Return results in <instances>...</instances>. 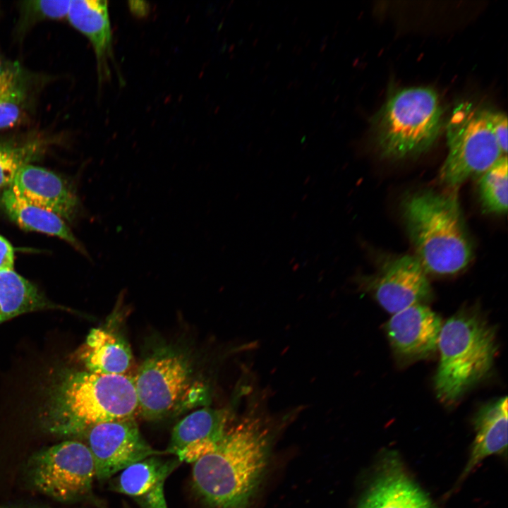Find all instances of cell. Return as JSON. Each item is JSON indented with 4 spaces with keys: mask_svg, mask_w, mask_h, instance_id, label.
Instances as JSON below:
<instances>
[{
    "mask_svg": "<svg viewBox=\"0 0 508 508\" xmlns=\"http://www.w3.org/2000/svg\"><path fill=\"white\" fill-rule=\"evenodd\" d=\"M274 432L248 413L229 425L215 449L193 463V488L210 508H249L265 474Z\"/></svg>",
    "mask_w": 508,
    "mask_h": 508,
    "instance_id": "1",
    "label": "cell"
},
{
    "mask_svg": "<svg viewBox=\"0 0 508 508\" xmlns=\"http://www.w3.org/2000/svg\"><path fill=\"white\" fill-rule=\"evenodd\" d=\"M137 411L134 379L126 375L72 371L52 389L43 425L53 434L79 435L99 423L133 418Z\"/></svg>",
    "mask_w": 508,
    "mask_h": 508,
    "instance_id": "2",
    "label": "cell"
},
{
    "mask_svg": "<svg viewBox=\"0 0 508 508\" xmlns=\"http://www.w3.org/2000/svg\"><path fill=\"white\" fill-rule=\"evenodd\" d=\"M401 211L416 257L425 271L452 274L468 265L473 247L455 193L416 192L404 198Z\"/></svg>",
    "mask_w": 508,
    "mask_h": 508,
    "instance_id": "3",
    "label": "cell"
},
{
    "mask_svg": "<svg viewBox=\"0 0 508 508\" xmlns=\"http://www.w3.org/2000/svg\"><path fill=\"white\" fill-rule=\"evenodd\" d=\"M435 376L437 397L452 403L492 368L497 351L495 329L474 312L461 311L442 325Z\"/></svg>",
    "mask_w": 508,
    "mask_h": 508,
    "instance_id": "4",
    "label": "cell"
},
{
    "mask_svg": "<svg viewBox=\"0 0 508 508\" xmlns=\"http://www.w3.org/2000/svg\"><path fill=\"white\" fill-rule=\"evenodd\" d=\"M442 115L438 95L430 88L414 87L396 92L376 121L381 154L399 159L425 151L438 137Z\"/></svg>",
    "mask_w": 508,
    "mask_h": 508,
    "instance_id": "5",
    "label": "cell"
},
{
    "mask_svg": "<svg viewBox=\"0 0 508 508\" xmlns=\"http://www.w3.org/2000/svg\"><path fill=\"white\" fill-rule=\"evenodd\" d=\"M448 154L439 174L441 183L456 187L483 174L502 154L492 133L488 110L465 103L453 111L447 125Z\"/></svg>",
    "mask_w": 508,
    "mask_h": 508,
    "instance_id": "6",
    "label": "cell"
},
{
    "mask_svg": "<svg viewBox=\"0 0 508 508\" xmlns=\"http://www.w3.org/2000/svg\"><path fill=\"white\" fill-rule=\"evenodd\" d=\"M192 375L186 354L170 346L155 350L142 363L134 379L138 411L147 420L175 412L190 389Z\"/></svg>",
    "mask_w": 508,
    "mask_h": 508,
    "instance_id": "7",
    "label": "cell"
},
{
    "mask_svg": "<svg viewBox=\"0 0 508 508\" xmlns=\"http://www.w3.org/2000/svg\"><path fill=\"white\" fill-rule=\"evenodd\" d=\"M32 485L61 501L89 494L95 478L94 461L86 445L67 440L36 453L29 464Z\"/></svg>",
    "mask_w": 508,
    "mask_h": 508,
    "instance_id": "8",
    "label": "cell"
},
{
    "mask_svg": "<svg viewBox=\"0 0 508 508\" xmlns=\"http://www.w3.org/2000/svg\"><path fill=\"white\" fill-rule=\"evenodd\" d=\"M83 435L94 461L95 478L99 480L139 461L165 453L147 442L134 417L95 425Z\"/></svg>",
    "mask_w": 508,
    "mask_h": 508,
    "instance_id": "9",
    "label": "cell"
},
{
    "mask_svg": "<svg viewBox=\"0 0 508 508\" xmlns=\"http://www.w3.org/2000/svg\"><path fill=\"white\" fill-rule=\"evenodd\" d=\"M375 296L389 313H397L429 299L431 287L416 256L399 257L384 267L374 286Z\"/></svg>",
    "mask_w": 508,
    "mask_h": 508,
    "instance_id": "10",
    "label": "cell"
},
{
    "mask_svg": "<svg viewBox=\"0 0 508 508\" xmlns=\"http://www.w3.org/2000/svg\"><path fill=\"white\" fill-rule=\"evenodd\" d=\"M442 325L439 316L422 303L394 313L387 323L386 330L397 356L417 360L437 349Z\"/></svg>",
    "mask_w": 508,
    "mask_h": 508,
    "instance_id": "11",
    "label": "cell"
},
{
    "mask_svg": "<svg viewBox=\"0 0 508 508\" xmlns=\"http://www.w3.org/2000/svg\"><path fill=\"white\" fill-rule=\"evenodd\" d=\"M17 196L72 221L80 210L75 191L56 174L27 164L8 187Z\"/></svg>",
    "mask_w": 508,
    "mask_h": 508,
    "instance_id": "12",
    "label": "cell"
},
{
    "mask_svg": "<svg viewBox=\"0 0 508 508\" xmlns=\"http://www.w3.org/2000/svg\"><path fill=\"white\" fill-rule=\"evenodd\" d=\"M66 18L71 25L90 42L97 60L100 82L110 75L109 61L114 60L112 32L106 1H71Z\"/></svg>",
    "mask_w": 508,
    "mask_h": 508,
    "instance_id": "13",
    "label": "cell"
},
{
    "mask_svg": "<svg viewBox=\"0 0 508 508\" xmlns=\"http://www.w3.org/2000/svg\"><path fill=\"white\" fill-rule=\"evenodd\" d=\"M358 508H435L425 494L395 464L383 468Z\"/></svg>",
    "mask_w": 508,
    "mask_h": 508,
    "instance_id": "14",
    "label": "cell"
},
{
    "mask_svg": "<svg viewBox=\"0 0 508 508\" xmlns=\"http://www.w3.org/2000/svg\"><path fill=\"white\" fill-rule=\"evenodd\" d=\"M475 427L476 435L473 446L460 481H462L485 457L507 451V397L484 406L476 416Z\"/></svg>",
    "mask_w": 508,
    "mask_h": 508,
    "instance_id": "15",
    "label": "cell"
},
{
    "mask_svg": "<svg viewBox=\"0 0 508 508\" xmlns=\"http://www.w3.org/2000/svg\"><path fill=\"white\" fill-rule=\"evenodd\" d=\"M80 357L88 371L108 375H125L133 361L126 339L107 327L90 331Z\"/></svg>",
    "mask_w": 508,
    "mask_h": 508,
    "instance_id": "16",
    "label": "cell"
},
{
    "mask_svg": "<svg viewBox=\"0 0 508 508\" xmlns=\"http://www.w3.org/2000/svg\"><path fill=\"white\" fill-rule=\"evenodd\" d=\"M0 205L22 228L57 236L87 255L64 220L56 214L17 196L8 188L1 193Z\"/></svg>",
    "mask_w": 508,
    "mask_h": 508,
    "instance_id": "17",
    "label": "cell"
},
{
    "mask_svg": "<svg viewBox=\"0 0 508 508\" xmlns=\"http://www.w3.org/2000/svg\"><path fill=\"white\" fill-rule=\"evenodd\" d=\"M226 409L203 408L180 421L173 428L165 453L176 454L188 445L205 440L219 441L234 419Z\"/></svg>",
    "mask_w": 508,
    "mask_h": 508,
    "instance_id": "18",
    "label": "cell"
},
{
    "mask_svg": "<svg viewBox=\"0 0 508 508\" xmlns=\"http://www.w3.org/2000/svg\"><path fill=\"white\" fill-rule=\"evenodd\" d=\"M180 463L177 458L164 460L152 456L122 470L111 480L110 485L114 491L138 498L148 492L159 482L165 480Z\"/></svg>",
    "mask_w": 508,
    "mask_h": 508,
    "instance_id": "19",
    "label": "cell"
},
{
    "mask_svg": "<svg viewBox=\"0 0 508 508\" xmlns=\"http://www.w3.org/2000/svg\"><path fill=\"white\" fill-rule=\"evenodd\" d=\"M51 304L37 288L13 270L0 271V324Z\"/></svg>",
    "mask_w": 508,
    "mask_h": 508,
    "instance_id": "20",
    "label": "cell"
},
{
    "mask_svg": "<svg viewBox=\"0 0 508 508\" xmlns=\"http://www.w3.org/2000/svg\"><path fill=\"white\" fill-rule=\"evenodd\" d=\"M507 157L503 155L480 175L478 193L484 212L497 214L507 212Z\"/></svg>",
    "mask_w": 508,
    "mask_h": 508,
    "instance_id": "21",
    "label": "cell"
},
{
    "mask_svg": "<svg viewBox=\"0 0 508 508\" xmlns=\"http://www.w3.org/2000/svg\"><path fill=\"white\" fill-rule=\"evenodd\" d=\"M41 147L37 141H0V189L11 185L18 171L37 157Z\"/></svg>",
    "mask_w": 508,
    "mask_h": 508,
    "instance_id": "22",
    "label": "cell"
},
{
    "mask_svg": "<svg viewBox=\"0 0 508 508\" xmlns=\"http://www.w3.org/2000/svg\"><path fill=\"white\" fill-rule=\"evenodd\" d=\"M70 4V0L23 1L21 5L22 19L24 23L45 19H62L66 18Z\"/></svg>",
    "mask_w": 508,
    "mask_h": 508,
    "instance_id": "23",
    "label": "cell"
},
{
    "mask_svg": "<svg viewBox=\"0 0 508 508\" xmlns=\"http://www.w3.org/2000/svg\"><path fill=\"white\" fill-rule=\"evenodd\" d=\"M24 88L0 95V130L16 125L22 119L25 107Z\"/></svg>",
    "mask_w": 508,
    "mask_h": 508,
    "instance_id": "24",
    "label": "cell"
},
{
    "mask_svg": "<svg viewBox=\"0 0 508 508\" xmlns=\"http://www.w3.org/2000/svg\"><path fill=\"white\" fill-rule=\"evenodd\" d=\"M21 78V71L17 64L0 58V95L23 88Z\"/></svg>",
    "mask_w": 508,
    "mask_h": 508,
    "instance_id": "25",
    "label": "cell"
},
{
    "mask_svg": "<svg viewBox=\"0 0 508 508\" xmlns=\"http://www.w3.org/2000/svg\"><path fill=\"white\" fill-rule=\"evenodd\" d=\"M488 116L492 133L504 155L507 152V117L497 111L488 110Z\"/></svg>",
    "mask_w": 508,
    "mask_h": 508,
    "instance_id": "26",
    "label": "cell"
},
{
    "mask_svg": "<svg viewBox=\"0 0 508 508\" xmlns=\"http://www.w3.org/2000/svg\"><path fill=\"white\" fill-rule=\"evenodd\" d=\"M164 481L159 482L148 492L136 498L143 508H167L164 493Z\"/></svg>",
    "mask_w": 508,
    "mask_h": 508,
    "instance_id": "27",
    "label": "cell"
},
{
    "mask_svg": "<svg viewBox=\"0 0 508 508\" xmlns=\"http://www.w3.org/2000/svg\"><path fill=\"white\" fill-rule=\"evenodd\" d=\"M14 252L10 243L0 236V271L13 270Z\"/></svg>",
    "mask_w": 508,
    "mask_h": 508,
    "instance_id": "28",
    "label": "cell"
}]
</instances>
